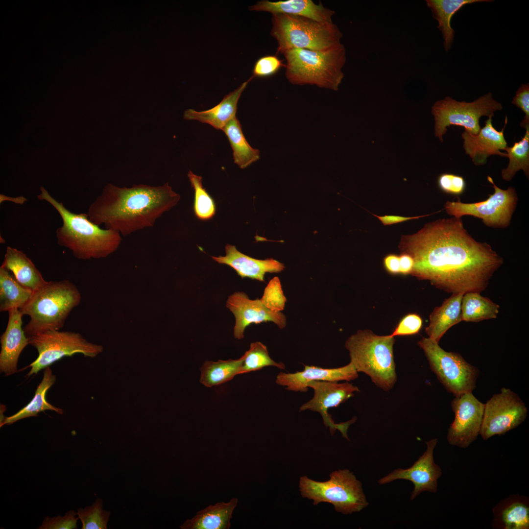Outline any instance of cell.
Listing matches in <instances>:
<instances>
[{
    "label": "cell",
    "mask_w": 529,
    "mask_h": 529,
    "mask_svg": "<svg viewBox=\"0 0 529 529\" xmlns=\"http://www.w3.org/2000/svg\"><path fill=\"white\" fill-rule=\"evenodd\" d=\"M0 266L11 271L19 283L33 292L47 282L30 258L15 248L7 247Z\"/></svg>",
    "instance_id": "d4e9b609"
},
{
    "label": "cell",
    "mask_w": 529,
    "mask_h": 529,
    "mask_svg": "<svg viewBox=\"0 0 529 529\" xmlns=\"http://www.w3.org/2000/svg\"><path fill=\"white\" fill-rule=\"evenodd\" d=\"M423 324L421 317L416 313L404 316L390 335L392 337L413 335L419 333Z\"/></svg>",
    "instance_id": "60d3db41"
},
{
    "label": "cell",
    "mask_w": 529,
    "mask_h": 529,
    "mask_svg": "<svg viewBox=\"0 0 529 529\" xmlns=\"http://www.w3.org/2000/svg\"><path fill=\"white\" fill-rule=\"evenodd\" d=\"M394 337L378 336L369 330H359L346 340L350 362L358 372L369 376L376 386L391 389L397 381L393 356Z\"/></svg>",
    "instance_id": "8992f818"
},
{
    "label": "cell",
    "mask_w": 529,
    "mask_h": 529,
    "mask_svg": "<svg viewBox=\"0 0 529 529\" xmlns=\"http://www.w3.org/2000/svg\"><path fill=\"white\" fill-rule=\"evenodd\" d=\"M40 191L38 199L51 204L62 218L63 225L56 231L58 244L70 250L75 257L82 260L105 257L119 247L121 242L119 233L100 228L89 219L87 214L72 213L44 187Z\"/></svg>",
    "instance_id": "3957f363"
},
{
    "label": "cell",
    "mask_w": 529,
    "mask_h": 529,
    "mask_svg": "<svg viewBox=\"0 0 529 529\" xmlns=\"http://www.w3.org/2000/svg\"><path fill=\"white\" fill-rule=\"evenodd\" d=\"M29 344L35 347L38 358L28 366V376L36 374L64 357L82 354L94 357L102 350L101 346L87 341L78 333L50 330L30 337Z\"/></svg>",
    "instance_id": "7c38bea8"
},
{
    "label": "cell",
    "mask_w": 529,
    "mask_h": 529,
    "mask_svg": "<svg viewBox=\"0 0 529 529\" xmlns=\"http://www.w3.org/2000/svg\"><path fill=\"white\" fill-rule=\"evenodd\" d=\"M358 377V372L350 362L346 365L336 368H324L305 365L301 371L292 373L280 372L275 382L277 384L285 386L287 390L305 392L308 390L309 384L312 382H349Z\"/></svg>",
    "instance_id": "ac0fdd59"
},
{
    "label": "cell",
    "mask_w": 529,
    "mask_h": 529,
    "mask_svg": "<svg viewBox=\"0 0 529 529\" xmlns=\"http://www.w3.org/2000/svg\"><path fill=\"white\" fill-rule=\"evenodd\" d=\"M499 308V305L480 293L466 292L461 302V321L477 322L496 318Z\"/></svg>",
    "instance_id": "4dcf8cb0"
},
{
    "label": "cell",
    "mask_w": 529,
    "mask_h": 529,
    "mask_svg": "<svg viewBox=\"0 0 529 529\" xmlns=\"http://www.w3.org/2000/svg\"><path fill=\"white\" fill-rule=\"evenodd\" d=\"M225 250V256H212V258L219 264L231 267L242 278H249L264 282L266 273L280 272L285 267L283 263L272 258L259 260L250 257L230 244L226 245Z\"/></svg>",
    "instance_id": "44dd1931"
},
{
    "label": "cell",
    "mask_w": 529,
    "mask_h": 529,
    "mask_svg": "<svg viewBox=\"0 0 529 529\" xmlns=\"http://www.w3.org/2000/svg\"><path fill=\"white\" fill-rule=\"evenodd\" d=\"M502 109V104L493 99L490 92L471 102L458 101L446 96L436 101L432 108L435 120V135L442 142L447 127L452 125L462 126L471 134L476 135L481 129L480 118L492 117L494 112Z\"/></svg>",
    "instance_id": "9c48e42d"
},
{
    "label": "cell",
    "mask_w": 529,
    "mask_h": 529,
    "mask_svg": "<svg viewBox=\"0 0 529 529\" xmlns=\"http://www.w3.org/2000/svg\"><path fill=\"white\" fill-rule=\"evenodd\" d=\"M56 376L52 373L49 366L44 371L43 378L38 385L35 395L31 401L24 408L15 414L5 417L0 424V427L4 425H11L21 419L27 417L37 416L42 411L49 410L54 411L59 414L63 412L61 409L56 408L48 402L46 399L48 390L55 383Z\"/></svg>",
    "instance_id": "83f0119b"
},
{
    "label": "cell",
    "mask_w": 529,
    "mask_h": 529,
    "mask_svg": "<svg viewBox=\"0 0 529 529\" xmlns=\"http://www.w3.org/2000/svg\"><path fill=\"white\" fill-rule=\"evenodd\" d=\"M226 306L235 316L233 334L238 339L243 338L245 329L252 323L272 322L281 329L284 328L287 324L284 314L269 310L260 299H250L243 292L237 291L230 295Z\"/></svg>",
    "instance_id": "e0dca14e"
},
{
    "label": "cell",
    "mask_w": 529,
    "mask_h": 529,
    "mask_svg": "<svg viewBox=\"0 0 529 529\" xmlns=\"http://www.w3.org/2000/svg\"><path fill=\"white\" fill-rule=\"evenodd\" d=\"M330 477L328 481L320 482L301 477L299 488L302 496L313 500L314 505L321 502L332 504L336 511L344 514L359 512L368 506L362 484L352 472L348 469L338 470L333 472Z\"/></svg>",
    "instance_id": "ba28073f"
},
{
    "label": "cell",
    "mask_w": 529,
    "mask_h": 529,
    "mask_svg": "<svg viewBox=\"0 0 529 529\" xmlns=\"http://www.w3.org/2000/svg\"><path fill=\"white\" fill-rule=\"evenodd\" d=\"M437 441L436 438L426 441V451L410 467L395 469L380 479L379 484H386L399 479L409 481L414 486L410 496L411 500L424 491L436 493L437 480L442 474L440 468L435 463L433 459V450Z\"/></svg>",
    "instance_id": "2e32d148"
},
{
    "label": "cell",
    "mask_w": 529,
    "mask_h": 529,
    "mask_svg": "<svg viewBox=\"0 0 529 529\" xmlns=\"http://www.w3.org/2000/svg\"><path fill=\"white\" fill-rule=\"evenodd\" d=\"M271 35L277 41V54L292 48L325 51L341 43L342 34L332 23L299 16L272 14Z\"/></svg>",
    "instance_id": "52a82bcc"
},
{
    "label": "cell",
    "mask_w": 529,
    "mask_h": 529,
    "mask_svg": "<svg viewBox=\"0 0 529 529\" xmlns=\"http://www.w3.org/2000/svg\"><path fill=\"white\" fill-rule=\"evenodd\" d=\"M512 104L521 109L525 116L520 123L524 128L529 127V84H523L517 91L511 102Z\"/></svg>",
    "instance_id": "7bdbcfd3"
},
{
    "label": "cell",
    "mask_w": 529,
    "mask_h": 529,
    "mask_svg": "<svg viewBox=\"0 0 529 529\" xmlns=\"http://www.w3.org/2000/svg\"><path fill=\"white\" fill-rule=\"evenodd\" d=\"M399 259L400 274L403 275L410 274L414 265V261L412 257L408 254L401 253Z\"/></svg>",
    "instance_id": "bcb514c9"
},
{
    "label": "cell",
    "mask_w": 529,
    "mask_h": 529,
    "mask_svg": "<svg viewBox=\"0 0 529 529\" xmlns=\"http://www.w3.org/2000/svg\"><path fill=\"white\" fill-rule=\"evenodd\" d=\"M253 78L251 76L237 89L225 96L223 99L214 107L202 111L192 109L186 110L184 119L196 120L210 124L216 129L222 130L226 124L236 117L239 99L248 82Z\"/></svg>",
    "instance_id": "603a6c76"
},
{
    "label": "cell",
    "mask_w": 529,
    "mask_h": 529,
    "mask_svg": "<svg viewBox=\"0 0 529 529\" xmlns=\"http://www.w3.org/2000/svg\"><path fill=\"white\" fill-rule=\"evenodd\" d=\"M528 410L522 400L510 389L503 388L484 404L480 434L484 440L504 434L520 425Z\"/></svg>",
    "instance_id": "4fadbf2b"
},
{
    "label": "cell",
    "mask_w": 529,
    "mask_h": 529,
    "mask_svg": "<svg viewBox=\"0 0 529 529\" xmlns=\"http://www.w3.org/2000/svg\"><path fill=\"white\" fill-rule=\"evenodd\" d=\"M283 54L286 60V76L291 84L338 90L346 60L343 44L325 51L292 48Z\"/></svg>",
    "instance_id": "5b68a950"
},
{
    "label": "cell",
    "mask_w": 529,
    "mask_h": 529,
    "mask_svg": "<svg viewBox=\"0 0 529 529\" xmlns=\"http://www.w3.org/2000/svg\"><path fill=\"white\" fill-rule=\"evenodd\" d=\"M180 195L168 183L159 186L134 185L130 188L108 184L88 209L94 223L128 236L153 227L165 213L175 206Z\"/></svg>",
    "instance_id": "7a4b0ae2"
},
{
    "label": "cell",
    "mask_w": 529,
    "mask_h": 529,
    "mask_svg": "<svg viewBox=\"0 0 529 529\" xmlns=\"http://www.w3.org/2000/svg\"><path fill=\"white\" fill-rule=\"evenodd\" d=\"M238 499L232 498L228 503H217L199 511L191 519L181 526L182 529H228L233 512Z\"/></svg>",
    "instance_id": "484cf974"
},
{
    "label": "cell",
    "mask_w": 529,
    "mask_h": 529,
    "mask_svg": "<svg viewBox=\"0 0 529 529\" xmlns=\"http://www.w3.org/2000/svg\"><path fill=\"white\" fill-rule=\"evenodd\" d=\"M8 320L5 331L0 337V371L5 376L17 372L20 354L29 344V338L22 328L23 315L17 308L8 312Z\"/></svg>",
    "instance_id": "ffe728a7"
},
{
    "label": "cell",
    "mask_w": 529,
    "mask_h": 529,
    "mask_svg": "<svg viewBox=\"0 0 529 529\" xmlns=\"http://www.w3.org/2000/svg\"><path fill=\"white\" fill-rule=\"evenodd\" d=\"M487 180L493 185V194L485 200L475 203H463L459 198L457 201H447L444 204L447 214L457 218L464 216L478 217L488 227H507L518 200L516 190L512 187L506 190L499 188L489 176Z\"/></svg>",
    "instance_id": "8fae6325"
},
{
    "label": "cell",
    "mask_w": 529,
    "mask_h": 529,
    "mask_svg": "<svg viewBox=\"0 0 529 529\" xmlns=\"http://www.w3.org/2000/svg\"><path fill=\"white\" fill-rule=\"evenodd\" d=\"M286 67L283 60L276 55H266L258 59L255 62L252 77H267L276 73L280 69Z\"/></svg>",
    "instance_id": "f35d334b"
},
{
    "label": "cell",
    "mask_w": 529,
    "mask_h": 529,
    "mask_svg": "<svg viewBox=\"0 0 529 529\" xmlns=\"http://www.w3.org/2000/svg\"><path fill=\"white\" fill-rule=\"evenodd\" d=\"M243 356V360L240 374L262 369L266 366H275L285 370V365L277 362L269 356L266 346L261 342H252Z\"/></svg>",
    "instance_id": "e575fe53"
},
{
    "label": "cell",
    "mask_w": 529,
    "mask_h": 529,
    "mask_svg": "<svg viewBox=\"0 0 529 529\" xmlns=\"http://www.w3.org/2000/svg\"><path fill=\"white\" fill-rule=\"evenodd\" d=\"M521 140L515 142L511 147L506 146V157L509 158L507 167L502 170V177L509 181L519 170H523L528 178L529 175V127Z\"/></svg>",
    "instance_id": "d6a6232c"
},
{
    "label": "cell",
    "mask_w": 529,
    "mask_h": 529,
    "mask_svg": "<svg viewBox=\"0 0 529 529\" xmlns=\"http://www.w3.org/2000/svg\"><path fill=\"white\" fill-rule=\"evenodd\" d=\"M437 184L442 191L456 195L461 194L466 187L465 180L462 176L451 173L440 175L437 179Z\"/></svg>",
    "instance_id": "b9f144b4"
},
{
    "label": "cell",
    "mask_w": 529,
    "mask_h": 529,
    "mask_svg": "<svg viewBox=\"0 0 529 529\" xmlns=\"http://www.w3.org/2000/svg\"><path fill=\"white\" fill-rule=\"evenodd\" d=\"M81 300L77 287L68 280L49 281L33 291L20 311L30 319L23 329L29 338L63 327L72 309Z\"/></svg>",
    "instance_id": "277c9868"
},
{
    "label": "cell",
    "mask_w": 529,
    "mask_h": 529,
    "mask_svg": "<svg viewBox=\"0 0 529 529\" xmlns=\"http://www.w3.org/2000/svg\"><path fill=\"white\" fill-rule=\"evenodd\" d=\"M233 150L234 163L244 168L260 158V151L252 148L246 141L240 123L235 117L223 128Z\"/></svg>",
    "instance_id": "f546056e"
},
{
    "label": "cell",
    "mask_w": 529,
    "mask_h": 529,
    "mask_svg": "<svg viewBox=\"0 0 529 529\" xmlns=\"http://www.w3.org/2000/svg\"><path fill=\"white\" fill-rule=\"evenodd\" d=\"M308 387L313 389V396L300 407L299 411L310 410L319 413L325 426L329 428L332 434L338 430L344 437L348 439L347 431L356 419L353 418L346 422L336 424L328 410L337 407L354 396L355 392L359 391L358 387L348 382L338 383L324 381L312 382L309 384Z\"/></svg>",
    "instance_id": "5bb4252c"
},
{
    "label": "cell",
    "mask_w": 529,
    "mask_h": 529,
    "mask_svg": "<svg viewBox=\"0 0 529 529\" xmlns=\"http://www.w3.org/2000/svg\"><path fill=\"white\" fill-rule=\"evenodd\" d=\"M399 248L413 260L410 274L452 293L481 292L504 263L489 244L469 234L461 218L454 216L402 236Z\"/></svg>",
    "instance_id": "6da1fadb"
},
{
    "label": "cell",
    "mask_w": 529,
    "mask_h": 529,
    "mask_svg": "<svg viewBox=\"0 0 529 529\" xmlns=\"http://www.w3.org/2000/svg\"><path fill=\"white\" fill-rule=\"evenodd\" d=\"M242 356L237 360L206 361L200 368V382L208 387L216 386L231 380L240 374L243 362Z\"/></svg>",
    "instance_id": "1f68e13d"
},
{
    "label": "cell",
    "mask_w": 529,
    "mask_h": 529,
    "mask_svg": "<svg viewBox=\"0 0 529 529\" xmlns=\"http://www.w3.org/2000/svg\"><path fill=\"white\" fill-rule=\"evenodd\" d=\"M77 516L82 523V529H106L110 513L103 508L102 500L97 499L90 506L77 510Z\"/></svg>",
    "instance_id": "d590c367"
},
{
    "label": "cell",
    "mask_w": 529,
    "mask_h": 529,
    "mask_svg": "<svg viewBox=\"0 0 529 529\" xmlns=\"http://www.w3.org/2000/svg\"><path fill=\"white\" fill-rule=\"evenodd\" d=\"M451 405L455 416L448 429L447 441L452 445L467 448L480 434L484 404L472 392H467L456 396Z\"/></svg>",
    "instance_id": "9a60e30c"
},
{
    "label": "cell",
    "mask_w": 529,
    "mask_h": 529,
    "mask_svg": "<svg viewBox=\"0 0 529 529\" xmlns=\"http://www.w3.org/2000/svg\"><path fill=\"white\" fill-rule=\"evenodd\" d=\"M373 215L377 217L384 225H389L409 220L418 219L421 217L428 216L429 215L409 217L394 215H385L383 216H379L376 215Z\"/></svg>",
    "instance_id": "f6af8a7d"
},
{
    "label": "cell",
    "mask_w": 529,
    "mask_h": 529,
    "mask_svg": "<svg viewBox=\"0 0 529 529\" xmlns=\"http://www.w3.org/2000/svg\"><path fill=\"white\" fill-rule=\"evenodd\" d=\"M77 512L71 510L65 515L50 517H45L39 529H75L77 528V522L79 519Z\"/></svg>",
    "instance_id": "ab89813d"
},
{
    "label": "cell",
    "mask_w": 529,
    "mask_h": 529,
    "mask_svg": "<svg viewBox=\"0 0 529 529\" xmlns=\"http://www.w3.org/2000/svg\"><path fill=\"white\" fill-rule=\"evenodd\" d=\"M418 344L424 351L432 370L448 391L456 396L472 392L479 374L475 366L459 354L445 351L431 338L423 337Z\"/></svg>",
    "instance_id": "30bf717a"
},
{
    "label": "cell",
    "mask_w": 529,
    "mask_h": 529,
    "mask_svg": "<svg viewBox=\"0 0 529 529\" xmlns=\"http://www.w3.org/2000/svg\"><path fill=\"white\" fill-rule=\"evenodd\" d=\"M250 10L266 11L274 14H286L306 17L323 23H332L333 10L325 7L321 3L312 0H287L258 2L250 7Z\"/></svg>",
    "instance_id": "7402d4cb"
},
{
    "label": "cell",
    "mask_w": 529,
    "mask_h": 529,
    "mask_svg": "<svg viewBox=\"0 0 529 529\" xmlns=\"http://www.w3.org/2000/svg\"><path fill=\"white\" fill-rule=\"evenodd\" d=\"M33 291L23 286L8 269L0 267V311L21 309L30 298Z\"/></svg>",
    "instance_id": "f1b7e54d"
},
{
    "label": "cell",
    "mask_w": 529,
    "mask_h": 529,
    "mask_svg": "<svg viewBox=\"0 0 529 529\" xmlns=\"http://www.w3.org/2000/svg\"><path fill=\"white\" fill-rule=\"evenodd\" d=\"M502 520L506 529H529V508L523 504L514 503L503 511Z\"/></svg>",
    "instance_id": "74e56055"
},
{
    "label": "cell",
    "mask_w": 529,
    "mask_h": 529,
    "mask_svg": "<svg viewBox=\"0 0 529 529\" xmlns=\"http://www.w3.org/2000/svg\"><path fill=\"white\" fill-rule=\"evenodd\" d=\"M0 203L4 200H10L17 204H23L27 200V199L23 196H19L18 197H11L6 196L3 194H0Z\"/></svg>",
    "instance_id": "7dc6e473"
},
{
    "label": "cell",
    "mask_w": 529,
    "mask_h": 529,
    "mask_svg": "<svg viewBox=\"0 0 529 529\" xmlns=\"http://www.w3.org/2000/svg\"><path fill=\"white\" fill-rule=\"evenodd\" d=\"M260 301L272 311L279 312L284 309L287 299L278 277H274L269 281Z\"/></svg>",
    "instance_id": "8d00e7d4"
},
{
    "label": "cell",
    "mask_w": 529,
    "mask_h": 529,
    "mask_svg": "<svg viewBox=\"0 0 529 529\" xmlns=\"http://www.w3.org/2000/svg\"><path fill=\"white\" fill-rule=\"evenodd\" d=\"M464 293H452L440 306L436 307L430 315V323L425 331L429 337L437 342L452 326L461 322V302Z\"/></svg>",
    "instance_id": "cb8c5ba5"
},
{
    "label": "cell",
    "mask_w": 529,
    "mask_h": 529,
    "mask_svg": "<svg viewBox=\"0 0 529 529\" xmlns=\"http://www.w3.org/2000/svg\"><path fill=\"white\" fill-rule=\"evenodd\" d=\"M491 0H426L433 17L438 23L437 28L441 31L444 49L447 51L454 41L455 31L450 24L452 16L465 4L478 2H492Z\"/></svg>",
    "instance_id": "4316f807"
},
{
    "label": "cell",
    "mask_w": 529,
    "mask_h": 529,
    "mask_svg": "<svg viewBox=\"0 0 529 529\" xmlns=\"http://www.w3.org/2000/svg\"><path fill=\"white\" fill-rule=\"evenodd\" d=\"M507 121L506 117L505 126L500 131L493 127L491 117H488L485 122L484 127L476 135L472 134L464 129L462 134L463 148L475 165L485 164L487 158L491 155L506 157V153L501 150H504L507 146L504 134Z\"/></svg>",
    "instance_id": "d6986e66"
},
{
    "label": "cell",
    "mask_w": 529,
    "mask_h": 529,
    "mask_svg": "<svg viewBox=\"0 0 529 529\" xmlns=\"http://www.w3.org/2000/svg\"><path fill=\"white\" fill-rule=\"evenodd\" d=\"M384 265L385 270L390 274L393 275L400 274L399 256L394 254L387 255L384 259Z\"/></svg>",
    "instance_id": "ee69618b"
},
{
    "label": "cell",
    "mask_w": 529,
    "mask_h": 529,
    "mask_svg": "<svg viewBox=\"0 0 529 529\" xmlns=\"http://www.w3.org/2000/svg\"><path fill=\"white\" fill-rule=\"evenodd\" d=\"M188 177L194 191L193 211L200 220L211 219L216 214V207L214 199L202 186V178L190 170Z\"/></svg>",
    "instance_id": "836d02e7"
}]
</instances>
